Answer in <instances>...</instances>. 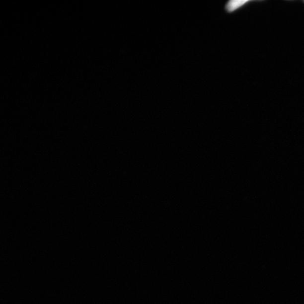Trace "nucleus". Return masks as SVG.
<instances>
[{
  "mask_svg": "<svg viewBox=\"0 0 304 304\" xmlns=\"http://www.w3.org/2000/svg\"></svg>",
  "mask_w": 304,
  "mask_h": 304,
  "instance_id": "obj_2",
  "label": "nucleus"
},
{
  "mask_svg": "<svg viewBox=\"0 0 304 304\" xmlns=\"http://www.w3.org/2000/svg\"><path fill=\"white\" fill-rule=\"evenodd\" d=\"M252 1L247 0H231L227 3L226 8L228 12H233L239 8L243 7L246 3L252 2Z\"/></svg>",
  "mask_w": 304,
  "mask_h": 304,
  "instance_id": "obj_1",
  "label": "nucleus"
}]
</instances>
